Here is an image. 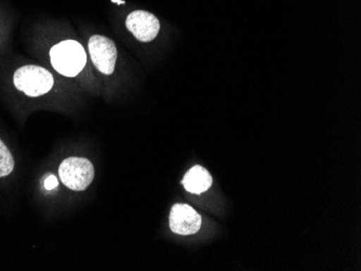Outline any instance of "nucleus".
I'll return each instance as SVG.
<instances>
[{
  "instance_id": "nucleus-1",
  "label": "nucleus",
  "mask_w": 361,
  "mask_h": 271,
  "mask_svg": "<svg viewBox=\"0 0 361 271\" xmlns=\"http://www.w3.org/2000/svg\"><path fill=\"white\" fill-rule=\"evenodd\" d=\"M50 58L54 70L65 77H76L87 64L84 46L76 40H64L52 46Z\"/></svg>"
},
{
  "instance_id": "nucleus-2",
  "label": "nucleus",
  "mask_w": 361,
  "mask_h": 271,
  "mask_svg": "<svg viewBox=\"0 0 361 271\" xmlns=\"http://www.w3.org/2000/svg\"><path fill=\"white\" fill-rule=\"evenodd\" d=\"M13 84L26 96L38 98L51 91L54 79L51 73L42 66L25 65L14 72Z\"/></svg>"
},
{
  "instance_id": "nucleus-3",
  "label": "nucleus",
  "mask_w": 361,
  "mask_h": 271,
  "mask_svg": "<svg viewBox=\"0 0 361 271\" xmlns=\"http://www.w3.org/2000/svg\"><path fill=\"white\" fill-rule=\"evenodd\" d=\"M61 182L76 191L87 189L94 179V168L86 158H66L59 168Z\"/></svg>"
},
{
  "instance_id": "nucleus-4",
  "label": "nucleus",
  "mask_w": 361,
  "mask_h": 271,
  "mask_svg": "<svg viewBox=\"0 0 361 271\" xmlns=\"http://www.w3.org/2000/svg\"><path fill=\"white\" fill-rule=\"evenodd\" d=\"M89 53L93 65L102 74L111 75L117 61L116 44L105 36L94 35L89 39Z\"/></svg>"
},
{
  "instance_id": "nucleus-5",
  "label": "nucleus",
  "mask_w": 361,
  "mask_h": 271,
  "mask_svg": "<svg viewBox=\"0 0 361 271\" xmlns=\"http://www.w3.org/2000/svg\"><path fill=\"white\" fill-rule=\"evenodd\" d=\"M170 229L180 236H190L200 232L202 216L188 204L176 203L170 212Z\"/></svg>"
},
{
  "instance_id": "nucleus-6",
  "label": "nucleus",
  "mask_w": 361,
  "mask_h": 271,
  "mask_svg": "<svg viewBox=\"0 0 361 271\" xmlns=\"http://www.w3.org/2000/svg\"><path fill=\"white\" fill-rule=\"evenodd\" d=\"M126 26L141 42H153L160 30L159 20L153 13L143 10L131 12L126 20Z\"/></svg>"
},
{
  "instance_id": "nucleus-7",
  "label": "nucleus",
  "mask_w": 361,
  "mask_h": 271,
  "mask_svg": "<svg viewBox=\"0 0 361 271\" xmlns=\"http://www.w3.org/2000/svg\"><path fill=\"white\" fill-rule=\"evenodd\" d=\"M211 174L202 165H195L185 174L182 184L188 193L200 195L212 186Z\"/></svg>"
},
{
  "instance_id": "nucleus-8",
  "label": "nucleus",
  "mask_w": 361,
  "mask_h": 271,
  "mask_svg": "<svg viewBox=\"0 0 361 271\" xmlns=\"http://www.w3.org/2000/svg\"><path fill=\"white\" fill-rule=\"evenodd\" d=\"M14 169V159L9 149L0 139V177H8Z\"/></svg>"
},
{
  "instance_id": "nucleus-9",
  "label": "nucleus",
  "mask_w": 361,
  "mask_h": 271,
  "mask_svg": "<svg viewBox=\"0 0 361 271\" xmlns=\"http://www.w3.org/2000/svg\"><path fill=\"white\" fill-rule=\"evenodd\" d=\"M58 179H56L54 175H50V177L44 181V188H46L47 190L54 189V188L58 187Z\"/></svg>"
},
{
  "instance_id": "nucleus-10",
  "label": "nucleus",
  "mask_w": 361,
  "mask_h": 271,
  "mask_svg": "<svg viewBox=\"0 0 361 271\" xmlns=\"http://www.w3.org/2000/svg\"><path fill=\"white\" fill-rule=\"evenodd\" d=\"M111 1L118 4V5H123L125 4V1H123V0H111Z\"/></svg>"
}]
</instances>
